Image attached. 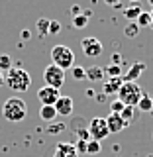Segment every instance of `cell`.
Masks as SVG:
<instances>
[{
    "label": "cell",
    "instance_id": "6da1fadb",
    "mask_svg": "<svg viewBox=\"0 0 153 157\" xmlns=\"http://www.w3.org/2000/svg\"><path fill=\"white\" fill-rule=\"evenodd\" d=\"M4 85H8V88L14 92H26L32 86V75L22 67H12L4 78Z\"/></svg>",
    "mask_w": 153,
    "mask_h": 157
},
{
    "label": "cell",
    "instance_id": "7a4b0ae2",
    "mask_svg": "<svg viewBox=\"0 0 153 157\" xmlns=\"http://www.w3.org/2000/svg\"><path fill=\"white\" fill-rule=\"evenodd\" d=\"M2 116L8 122H22L28 116V104L20 96H10L2 104Z\"/></svg>",
    "mask_w": 153,
    "mask_h": 157
},
{
    "label": "cell",
    "instance_id": "3957f363",
    "mask_svg": "<svg viewBox=\"0 0 153 157\" xmlns=\"http://www.w3.org/2000/svg\"><path fill=\"white\" fill-rule=\"evenodd\" d=\"M141 96H143V90H141V86L137 85V82H124V85L120 86V90H118V100L124 106H134L136 108Z\"/></svg>",
    "mask_w": 153,
    "mask_h": 157
},
{
    "label": "cell",
    "instance_id": "277c9868",
    "mask_svg": "<svg viewBox=\"0 0 153 157\" xmlns=\"http://www.w3.org/2000/svg\"><path fill=\"white\" fill-rule=\"evenodd\" d=\"M51 61H53V65H57L59 69L67 71V69L75 67V53L67 45H55L51 49Z\"/></svg>",
    "mask_w": 153,
    "mask_h": 157
},
{
    "label": "cell",
    "instance_id": "5b68a950",
    "mask_svg": "<svg viewBox=\"0 0 153 157\" xmlns=\"http://www.w3.org/2000/svg\"><path fill=\"white\" fill-rule=\"evenodd\" d=\"M43 81H45V86H51V88H57L59 90V88L65 85V71L51 63L43 71Z\"/></svg>",
    "mask_w": 153,
    "mask_h": 157
},
{
    "label": "cell",
    "instance_id": "8992f818",
    "mask_svg": "<svg viewBox=\"0 0 153 157\" xmlns=\"http://www.w3.org/2000/svg\"><path fill=\"white\" fill-rule=\"evenodd\" d=\"M86 130H88L90 140H94V141H102V140H106V137L110 136L108 126H106V118H100V116H98V118H92V120L88 122Z\"/></svg>",
    "mask_w": 153,
    "mask_h": 157
},
{
    "label": "cell",
    "instance_id": "52a82bcc",
    "mask_svg": "<svg viewBox=\"0 0 153 157\" xmlns=\"http://www.w3.org/2000/svg\"><path fill=\"white\" fill-rule=\"evenodd\" d=\"M81 47H82V53H85L86 57H90V59L102 55V51H104L100 39H98V37H92V36H88V37L82 39V41H81Z\"/></svg>",
    "mask_w": 153,
    "mask_h": 157
},
{
    "label": "cell",
    "instance_id": "ba28073f",
    "mask_svg": "<svg viewBox=\"0 0 153 157\" xmlns=\"http://www.w3.org/2000/svg\"><path fill=\"white\" fill-rule=\"evenodd\" d=\"M61 96L57 88H51V86H41L37 90V98L41 102V106H53L57 102V98Z\"/></svg>",
    "mask_w": 153,
    "mask_h": 157
},
{
    "label": "cell",
    "instance_id": "9c48e42d",
    "mask_svg": "<svg viewBox=\"0 0 153 157\" xmlns=\"http://www.w3.org/2000/svg\"><path fill=\"white\" fill-rule=\"evenodd\" d=\"M53 157H81V155L77 153L75 144H71V141H61V144H57L55 151H53Z\"/></svg>",
    "mask_w": 153,
    "mask_h": 157
},
{
    "label": "cell",
    "instance_id": "30bf717a",
    "mask_svg": "<svg viewBox=\"0 0 153 157\" xmlns=\"http://www.w3.org/2000/svg\"><path fill=\"white\" fill-rule=\"evenodd\" d=\"M122 85H124V78H122V77L106 78V81L102 82V94H106V96L118 94V90H120V86H122Z\"/></svg>",
    "mask_w": 153,
    "mask_h": 157
},
{
    "label": "cell",
    "instance_id": "8fae6325",
    "mask_svg": "<svg viewBox=\"0 0 153 157\" xmlns=\"http://www.w3.org/2000/svg\"><path fill=\"white\" fill-rule=\"evenodd\" d=\"M55 110H57V114H61V116H71L73 114V98L71 96H59L57 98V102L55 104Z\"/></svg>",
    "mask_w": 153,
    "mask_h": 157
},
{
    "label": "cell",
    "instance_id": "7c38bea8",
    "mask_svg": "<svg viewBox=\"0 0 153 157\" xmlns=\"http://www.w3.org/2000/svg\"><path fill=\"white\" fill-rule=\"evenodd\" d=\"M106 126H108V132H110V134H118V132H122L128 124L122 120L120 114H108V118H106Z\"/></svg>",
    "mask_w": 153,
    "mask_h": 157
},
{
    "label": "cell",
    "instance_id": "4fadbf2b",
    "mask_svg": "<svg viewBox=\"0 0 153 157\" xmlns=\"http://www.w3.org/2000/svg\"><path fill=\"white\" fill-rule=\"evenodd\" d=\"M143 71H145V63H143V61H136L134 65L128 69L126 77H122V78H124V82H136Z\"/></svg>",
    "mask_w": 153,
    "mask_h": 157
},
{
    "label": "cell",
    "instance_id": "5bb4252c",
    "mask_svg": "<svg viewBox=\"0 0 153 157\" xmlns=\"http://www.w3.org/2000/svg\"><path fill=\"white\" fill-rule=\"evenodd\" d=\"M86 71V81H104V69L102 67H98V65H94V67H90V69H85Z\"/></svg>",
    "mask_w": 153,
    "mask_h": 157
},
{
    "label": "cell",
    "instance_id": "9a60e30c",
    "mask_svg": "<svg viewBox=\"0 0 153 157\" xmlns=\"http://www.w3.org/2000/svg\"><path fill=\"white\" fill-rule=\"evenodd\" d=\"M39 118H41V120H45V122H53L57 118L55 106H41V108H39Z\"/></svg>",
    "mask_w": 153,
    "mask_h": 157
},
{
    "label": "cell",
    "instance_id": "2e32d148",
    "mask_svg": "<svg viewBox=\"0 0 153 157\" xmlns=\"http://www.w3.org/2000/svg\"><path fill=\"white\" fill-rule=\"evenodd\" d=\"M137 110H140V112H151L153 110V98L147 94V92H143V96L140 98V102H137Z\"/></svg>",
    "mask_w": 153,
    "mask_h": 157
},
{
    "label": "cell",
    "instance_id": "e0dca14e",
    "mask_svg": "<svg viewBox=\"0 0 153 157\" xmlns=\"http://www.w3.org/2000/svg\"><path fill=\"white\" fill-rule=\"evenodd\" d=\"M141 12H143V10L137 6V4H132V6H128V8L124 10V16H126L128 20H130V22H136L137 16H140Z\"/></svg>",
    "mask_w": 153,
    "mask_h": 157
},
{
    "label": "cell",
    "instance_id": "ac0fdd59",
    "mask_svg": "<svg viewBox=\"0 0 153 157\" xmlns=\"http://www.w3.org/2000/svg\"><path fill=\"white\" fill-rule=\"evenodd\" d=\"M100 149H102L100 141H94V140H88L86 141V153L88 155H98V153H100Z\"/></svg>",
    "mask_w": 153,
    "mask_h": 157
},
{
    "label": "cell",
    "instance_id": "d6986e66",
    "mask_svg": "<svg viewBox=\"0 0 153 157\" xmlns=\"http://www.w3.org/2000/svg\"><path fill=\"white\" fill-rule=\"evenodd\" d=\"M120 116H122V120H124L126 124H130V122L134 120V116H136V108L134 106H124V110L120 112Z\"/></svg>",
    "mask_w": 153,
    "mask_h": 157
},
{
    "label": "cell",
    "instance_id": "ffe728a7",
    "mask_svg": "<svg viewBox=\"0 0 153 157\" xmlns=\"http://www.w3.org/2000/svg\"><path fill=\"white\" fill-rule=\"evenodd\" d=\"M104 73L108 75V78L122 77V65H108V67L104 69Z\"/></svg>",
    "mask_w": 153,
    "mask_h": 157
},
{
    "label": "cell",
    "instance_id": "44dd1931",
    "mask_svg": "<svg viewBox=\"0 0 153 157\" xmlns=\"http://www.w3.org/2000/svg\"><path fill=\"white\" fill-rule=\"evenodd\" d=\"M136 24H137L140 28H145V26H149V24H151V14H149V12H141L140 16H137Z\"/></svg>",
    "mask_w": 153,
    "mask_h": 157
},
{
    "label": "cell",
    "instance_id": "7402d4cb",
    "mask_svg": "<svg viewBox=\"0 0 153 157\" xmlns=\"http://www.w3.org/2000/svg\"><path fill=\"white\" fill-rule=\"evenodd\" d=\"M88 24V16H85V14H78V16H73V26L75 28H86Z\"/></svg>",
    "mask_w": 153,
    "mask_h": 157
},
{
    "label": "cell",
    "instance_id": "603a6c76",
    "mask_svg": "<svg viewBox=\"0 0 153 157\" xmlns=\"http://www.w3.org/2000/svg\"><path fill=\"white\" fill-rule=\"evenodd\" d=\"M124 33H126L128 37H136L137 33H140V26H137L136 22H130V24H128V26H126V29H124Z\"/></svg>",
    "mask_w": 153,
    "mask_h": 157
},
{
    "label": "cell",
    "instance_id": "cb8c5ba5",
    "mask_svg": "<svg viewBox=\"0 0 153 157\" xmlns=\"http://www.w3.org/2000/svg\"><path fill=\"white\" fill-rule=\"evenodd\" d=\"M37 32L41 33V36H47L49 33V20H45V18L37 20Z\"/></svg>",
    "mask_w": 153,
    "mask_h": 157
},
{
    "label": "cell",
    "instance_id": "d4e9b609",
    "mask_svg": "<svg viewBox=\"0 0 153 157\" xmlns=\"http://www.w3.org/2000/svg\"><path fill=\"white\" fill-rule=\"evenodd\" d=\"M71 71H73V78L75 81H86V71L82 67H73Z\"/></svg>",
    "mask_w": 153,
    "mask_h": 157
},
{
    "label": "cell",
    "instance_id": "484cf974",
    "mask_svg": "<svg viewBox=\"0 0 153 157\" xmlns=\"http://www.w3.org/2000/svg\"><path fill=\"white\" fill-rule=\"evenodd\" d=\"M12 69V59H10V55H0V71H10Z\"/></svg>",
    "mask_w": 153,
    "mask_h": 157
},
{
    "label": "cell",
    "instance_id": "4316f807",
    "mask_svg": "<svg viewBox=\"0 0 153 157\" xmlns=\"http://www.w3.org/2000/svg\"><path fill=\"white\" fill-rule=\"evenodd\" d=\"M61 32V22L57 20H49V36H57Z\"/></svg>",
    "mask_w": 153,
    "mask_h": 157
},
{
    "label": "cell",
    "instance_id": "83f0119b",
    "mask_svg": "<svg viewBox=\"0 0 153 157\" xmlns=\"http://www.w3.org/2000/svg\"><path fill=\"white\" fill-rule=\"evenodd\" d=\"M122 110H124V104H122V102L118 100V98L110 102V114H120Z\"/></svg>",
    "mask_w": 153,
    "mask_h": 157
},
{
    "label": "cell",
    "instance_id": "f1b7e54d",
    "mask_svg": "<svg viewBox=\"0 0 153 157\" xmlns=\"http://www.w3.org/2000/svg\"><path fill=\"white\" fill-rule=\"evenodd\" d=\"M75 147H77V153L81 155V153H86V141L85 140H78L77 144H75Z\"/></svg>",
    "mask_w": 153,
    "mask_h": 157
},
{
    "label": "cell",
    "instance_id": "f546056e",
    "mask_svg": "<svg viewBox=\"0 0 153 157\" xmlns=\"http://www.w3.org/2000/svg\"><path fill=\"white\" fill-rule=\"evenodd\" d=\"M63 130H65V124H53L51 128H47L49 134H59V132H63Z\"/></svg>",
    "mask_w": 153,
    "mask_h": 157
},
{
    "label": "cell",
    "instance_id": "4dcf8cb0",
    "mask_svg": "<svg viewBox=\"0 0 153 157\" xmlns=\"http://www.w3.org/2000/svg\"><path fill=\"white\" fill-rule=\"evenodd\" d=\"M104 2L112 8H122V0H104Z\"/></svg>",
    "mask_w": 153,
    "mask_h": 157
},
{
    "label": "cell",
    "instance_id": "1f68e13d",
    "mask_svg": "<svg viewBox=\"0 0 153 157\" xmlns=\"http://www.w3.org/2000/svg\"><path fill=\"white\" fill-rule=\"evenodd\" d=\"M122 63V55L120 53H114V55H112V65H120Z\"/></svg>",
    "mask_w": 153,
    "mask_h": 157
},
{
    "label": "cell",
    "instance_id": "d6a6232c",
    "mask_svg": "<svg viewBox=\"0 0 153 157\" xmlns=\"http://www.w3.org/2000/svg\"><path fill=\"white\" fill-rule=\"evenodd\" d=\"M71 14H73V16H78V14H82L81 6H73V8H71Z\"/></svg>",
    "mask_w": 153,
    "mask_h": 157
},
{
    "label": "cell",
    "instance_id": "836d02e7",
    "mask_svg": "<svg viewBox=\"0 0 153 157\" xmlns=\"http://www.w3.org/2000/svg\"><path fill=\"white\" fill-rule=\"evenodd\" d=\"M20 36H22V39H29L32 32H29V29H22V33H20Z\"/></svg>",
    "mask_w": 153,
    "mask_h": 157
},
{
    "label": "cell",
    "instance_id": "e575fe53",
    "mask_svg": "<svg viewBox=\"0 0 153 157\" xmlns=\"http://www.w3.org/2000/svg\"><path fill=\"white\" fill-rule=\"evenodd\" d=\"M4 78H6V75H4V73H2V71H0V86H2V85H4Z\"/></svg>",
    "mask_w": 153,
    "mask_h": 157
},
{
    "label": "cell",
    "instance_id": "d590c367",
    "mask_svg": "<svg viewBox=\"0 0 153 157\" xmlns=\"http://www.w3.org/2000/svg\"><path fill=\"white\" fill-rule=\"evenodd\" d=\"M149 14H151V24H149V28H153V10H151Z\"/></svg>",
    "mask_w": 153,
    "mask_h": 157
},
{
    "label": "cell",
    "instance_id": "8d00e7d4",
    "mask_svg": "<svg viewBox=\"0 0 153 157\" xmlns=\"http://www.w3.org/2000/svg\"><path fill=\"white\" fill-rule=\"evenodd\" d=\"M128 2H132V4H137V2H140V0H128Z\"/></svg>",
    "mask_w": 153,
    "mask_h": 157
},
{
    "label": "cell",
    "instance_id": "74e56055",
    "mask_svg": "<svg viewBox=\"0 0 153 157\" xmlns=\"http://www.w3.org/2000/svg\"><path fill=\"white\" fill-rule=\"evenodd\" d=\"M149 4H151V6H153V0H149Z\"/></svg>",
    "mask_w": 153,
    "mask_h": 157
},
{
    "label": "cell",
    "instance_id": "f35d334b",
    "mask_svg": "<svg viewBox=\"0 0 153 157\" xmlns=\"http://www.w3.org/2000/svg\"><path fill=\"white\" fill-rule=\"evenodd\" d=\"M151 137H153V136H151Z\"/></svg>",
    "mask_w": 153,
    "mask_h": 157
}]
</instances>
